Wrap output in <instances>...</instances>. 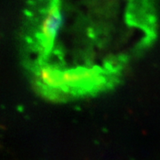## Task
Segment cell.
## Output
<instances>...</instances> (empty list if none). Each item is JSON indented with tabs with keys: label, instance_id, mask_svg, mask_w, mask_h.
<instances>
[{
	"label": "cell",
	"instance_id": "cell-1",
	"mask_svg": "<svg viewBox=\"0 0 160 160\" xmlns=\"http://www.w3.org/2000/svg\"><path fill=\"white\" fill-rule=\"evenodd\" d=\"M63 18L60 6L57 4L52 5L46 12L45 18L40 27V38L42 45L46 51H51L54 41L62 26Z\"/></svg>",
	"mask_w": 160,
	"mask_h": 160
}]
</instances>
